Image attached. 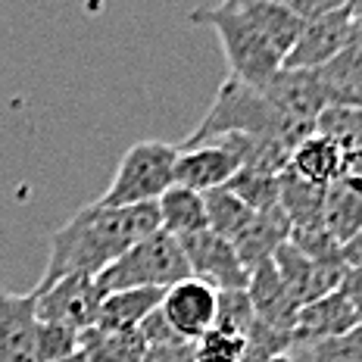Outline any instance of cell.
Segmentation results:
<instances>
[{"mask_svg": "<svg viewBox=\"0 0 362 362\" xmlns=\"http://www.w3.org/2000/svg\"><path fill=\"white\" fill-rule=\"evenodd\" d=\"M328 107H362V44L353 37L331 63L315 69Z\"/></svg>", "mask_w": 362, "mask_h": 362, "instance_id": "obj_17", "label": "cell"}, {"mask_svg": "<svg viewBox=\"0 0 362 362\" xmlns=\"http://www.w3.org/2000/svg\"><path fill=\"white\" fill-rule=\"evenodd\" d=\"M160 231V209L156 203L144 206H90L78 209L69 222H63L50 238V256L37 291L63 281L69 275H90L97 278L110 269L119 256H125L134 244Z\"/></svg>", "mask_w": 362, "mask_h": 362, "instance_id": "obj_1", "label": "cell"}, {"mask_svg": "<svg viewBox=\"0 0 362 362\" xmlns=\"http://www.w3.org/2000/svg\"><path fill=\"white\" fill-rule=\"evenodd\" d=\"M181 250H185L191 278L209 284V288L218 291V293L247 291V284H250V272L244 269L235 244L213 235L209 228L200 231V235L185 238L181 240Z\"/></svg>", "mask_w": 362, "mask_h": 362, "instance_id": "obj_7", "label": "cell"}, {"mask_svg": "<svg viewBox=\"0 0 362 362\" xmlns=\"http://www.w3.org/2000/svg\"><path fill=\"white\" fill-rule=\"evenodd\" d=\"M288 172L291 175H297L300 181L328 187L334 178L344 175V153L331 138L313 132L309 138H303L297 147L291 150Z\"/></svg>", "mask_w": 362, "mask_h": 362, "instance_id": "obj_18", "label": "cell"}, {"mask_svg": "<svg viewBox=\"0 0 362 362\" xmlns=\"http://www.w3.org/2000/svg\"><path fill=\"white\" fill-rule=\"evenodd\" d=\"M191 278L181 240L156 231L134 244L125 256H119L110 269L97 275L100 293H119V291H169L172 284Z\"/></svg>", "mask_w": 362, "mask_h": 362, "instance_id": "obj_4", "label": "cell"}, {"mask_svg": "<svg viewBox=\"0 0 362 362\" xmlns=\"http://www.w3.org/2000/svg\"><path fill=\"white\" fill-rule=\"evenodd\" d=\"M244 16L253 22L262 32V37L275 47V54L281 59H288V54L297 44L300 32H303V22L288 10L284 0H238Z\"/></svg>", "mask_w": 362, "mask_h": 362, "instance_id": "obj_19", "label": "cell"}, {"mask_svg": "<svg viewBox=\"0 0 362 362\" xmlns=\"http://www.w3.org/2000/svg\"><path fill=\"white\" fill-rule=\"evenodd\" d=\"M37 297L35 291H0V362H35Z\"/></svg>", "mask_w": 362, "mask_h": 362, "instance_id": "obj_13", "label": "cell"}, {"mask_svg": "<svg viewBox=\"0 0 362 362\" xmlns=\"http://www.w3.org/2000/svg\"><path fill=\"white\" fill-rule=\"evenodd\" d=\"M356 37L353 32V16H350V4H344L341 10L328 13L325 19L309 22L300 32L297 44L288 54L281 69H300V72H315L325 63H331L346 44Z\"/></svg>", "mask_w": 362, "mask_h": 362, "instance_id": "obj_10", "label": "cell"}, {"mask_svg": "<svg viewBox=\"0 0 362 362\" xmlns=\"http://www.w3.org/2000/svg\"><path fill=\"white\" fill-rule=\"evenodd\" d=\"M81 350V334L54 322H37L35 331V362H59Z\"/></svg>", "mask_w": 362, "mask_h": 362, "instance_id": "obj_26", "label": "cell"}, {"mask_svg": "<svg viewBox=\"0 0 362 362\" xmlns=\"http://www.w3.org/2000/svg\"><path fill=\"white\" fill-rule=\"evenodd\" d=\"M81 356L88 362H144L147 341L138 331H107L88 328L81 331Z\"/></svg>", "mask_w": 362, "mask_h": 362, "instance_id": "obj_23", "label": "cell"}, {"mask_svg": "<svg viewBox=\"0 0 362 362\" xmlns=\"http://www.w3.org/2000/svg\"><path fill=\"white\" fill-rule=\"evenodd\" d=\"M216 309H218V291L197 281V278H185V281L172 284L163 293L160 315L181 341L197 344L203 334L213 331Z\"/></svg>", "mask_w": 362, "mask_h": 362, "instance_id": "obj_9", "label": "cell"}, {"mask_svg": "<svg viewBox=\"0 0 362 362\" xmlns=\"http://www.w3.org/2000/svg\"><path fill=\"white\" fill-rule=\"evenodd\" d=\"M165 291H119L107 293L97 313V328L107 331H138L160 309Z\"/></svg>", "mask_w": 362, "mask_h": 362, "instance_id": "obj_21", "label": "cell"}, {"mask_svg": "<svg viewBox=\"0 0 362 362\" xmlns=\"http://www.w3.org/2000/svg\"><path fill=\"white\" fill-rule=\"evenodd\" d=\"M350 16H353V32H356V41L362 44V0H350Z\"/></svg>", "mask_w": 362, "mask_h": 362, "instance_id": "obj_34", "label": "cell"}, {"mask_svg": "<svg viewBox=\"0 0 362 362\" xmlns=\"http://www.w3.org/2000/svg\"><path fill=\"white\" fill-rule=\"evenodd\" d=\"M144 362H197V359H194V344L175 341L163 346H147Z\"/></svg>", "mask_w": 362, "mask_h": 362, "instance_id": "obj_31", "label": "cell"}, {"mask_svg": "<svg viewBox=\"0 0 362 362\" xmlns=\"http://www.w3.org/2000/svg\"><path fill=\"white\" fill-rule=\"evenodd\" d=\"M356 328H359V322L353 315L350 303L344 300L341 291H334L328 297L300 306L297 322H293L291 346H315L325 341H341V337H346Z\"/></svg>", "mask_w": 362, "mask_h": 362, "instance_id": "obj_12", "label": "cell"}, {"mask_svg": "<svg viewBox=\"0 0 362 362\" xmlns=\"http://www.w3.org/2000/svg\"><path fill=\"white\" fill-rule=\"evenodd\" d=\"M218 134H244L256 141H272L293 150L303 138H309V128L291 122L269 103V97L259 88H247L240 81H222L213 107L200 119V125L185 138V144L218 138Z\"/></svg>", "mask_w": 362, "mask_h": 362, "instance_id": "obj_2", "label": "cell"}, {"mask_svg": "<svg viewBox=\"0 0 362 362\" xmlns=\"http://www.w3.org/2000/svg\"><path fill=\"white\" fill-rule=\"evenodd\" d=\"M35 297H37V322L66 325L78 331V334L97 325V313H100L103 303L97 278L90 275H69L44 291L35 288Z\"/></svg>", "mask_w": 362, "mask_h": 362, "instance_id": "obj_8", "label": "cell"}, {"mask_svg": "<svg viewBox=\"0 0 362 362\" xmlns=\"http://www.w3.org/2000/svg\"><path fill=\"white\" fill-rule=\"evenodd\" d=\"M256 322V313H253V303L247 297V291H231V293H218V309H216V325L218 331L225 334H235L244 341L250 334Z\"/></svg>", "mask_w": 362, "mask_h": 362, "instance_id": "obj_27", "label": "cell"}, {"mask_svg": "<svg viewBox=\"0 0 362 362\" xmlns=\"http://www.w3.org/2000/svg\"><path fill=\"white\" fill-rule=\"evenodd\" d=\"M315 132L341 147L346 175H362V107H328L315 119Z\"/></svg>", "mask_w": 362, "mask_h": 362, "instance_id": "obj_22", "label": "cell"}, {"mask_svg": "<svg viewBox=\"0 0 362 362\" xmlns=\"http://www.w3.org/2000/svg\"><path fill=\"white\" fill-rule=\"evenodd\" d=\"M337 291L344 293V300L350 303L353 315H356V322L362 328V269H346V275H344V281Z\"/></svg>", "mask_w": 362, "mask_h": 362, "instance_id": "obj_32", "label": "cell"}, {"mask_svg": "<svg viewBox=\"0 0 362 362\" xmlns=\"http://www.w3.org/2000/svg\"><path fill=\"white\" fill-rule=\"evenodd\" d=\"M206 200V216H209V231L225 240H235L247 225L253 222V209L247 206L238 194H231L228 187H218V191L203 194Z\"/></svg>", "mask_w": 362, "mask_h": 362, "instance_id": "obj_24", "label": "cell"}, {"mask_svg": "<svg viewBox=\"0 0 362 362\" xmlns=\"http://www.w3.org/2000/svg\"><path fill=\"white\" fill-rule=\"evenodd\" d=\"M269 97V103L291 122L315 132V119L328 110L325 90H322L315 72H300V69H281L272 75L266 85L259 88Z\"/></svg>", "mask_w": 362, "mask_h": 362, "instance_id": "obj_11", "label": "cell"}, {"mask_svg": "<svg viewBox=\"0 0 362 362\" xmlns=\"http://www.w3.org/2000/svg\"><path fill=\"white\" fill-rule=\"evenodd\" d=\"M284 4H288V10L303 22V25L325 19L328 13H334V10H341L344 6L341 0H284Z\"/></svg>", "mask_w": 362, "mask_h": 362, "instance_id": "obj_30", "label": "cell"}, {"mask_svg": "<svg viewBox=\"0 0 362 362\" xmlns=\"http://www.w3.org/2000/svg\"><path fill=\"white\" fill-rule=\"evenodd\" d=\"M297 362H362V328L350 331L341 341H325L315 346H291Z\"/></svg>", "mask_w": 362, "mask_h": 362, "instance_id": "obj_28", "label": "cell"}, {"mask_svg": "<svg viewBox=\"0 0 362 362\" xmlns=\"http://www.w3.org/2000/svg\"><path fill=\"white\" fill-rule=\"evenodd\" d=\"M322 218L325 231L337 247L353 240L362 231V175L334 178L325 187V203H322Z\"/></svg>", "mask_w": 362, "mask_h": 362, "instance_id": "obj_15", "label": "cell"}, {"mask_svg": "<svg viewBox=\"0 0 362 362\" xmlns=\"http://www.w3.org/2000/svg\"><path fill=\"white\" fill-rule=\"evenodd\" d=\"M175 160L178 147L165 141H138L125 150L110 187L94 200L97 206L122 209L156 203L169 187H175Z\"/></svg>", "mask_w": 362, "mask_h": 362, "instance_id": "obj_5", "label": "cell"}, {"mask_svg": "<svg viewBox=\"0 0 362 362\" xmlns=\"http://www.w3.org/2000/svg\"><path fill=\"white\" fill-rule=\"evenodd\" d=\"M191 22L213 28L218 35L225 59H228V69H231V81H240L247 88H262L272 75L281 72L284 59L275 54V47L262 37L259 28L244 16L238 0L194 10Z\"/></svg>", "mask_w": 362, "mask_h": 362, "instance_id": "obj_3", "label": "cell"}, {"mask_svg": "<svg viewBox=\"0 0 362 362\" xmlns=\"http://www.w3.org/2000/svg\"><path fill=\"white\" fill-rule=\"evenodd\" d=\"M247 297L253 303V313L259 322H266L275 331L293 334V322H297L300 303L291 297V291L284 288L281 275L275 272L272 262L250 272V284H247Z\"/></svg>", "mask_w": 362, "mask_h": 362, "instance_id": "obj_14", "label": "cell"}, {"mask_svg": "<svg viewBox=\"0 0 362 362\" xmlns=\"http://www.w3.org/2000/svg\"><path fill=\"white\" fill-rule=\"evenodd\" d=\"M156 209H160V231L165 235L185 240L191 235H200V231L209 228V216H206V200L197 191H187V187H169L160 200H156Z\"/></svg>", "mask_w": 362, "mask_h": 362, "instance_id": "obj_20", "label": "cell"}, {"mask_svg": "<svg viewBox=\"0 0 362 362\" xmlns=\"http://www.w3.org/2000/svg\"><path fill=\"white\" fill-rule=\"evenodd\" d=\"M288 238H291L288 218H284L281 206H272V209H266V213H256L253 222L247 225L231 244H235L244 269L256 272L259 266L272 262V256L278 253L281 244H288Z\"/></svg>", "mask_w": 362, "mask_h": 362, "instance_id": "obj_16", "label": "cell"}, {"mask_svg": "<svg viewBox=\"0 0 362 362\" xmlns=\"http://www.w3.org/2000/svg\"><path fill=\"white\" fill-rule=\"evenodd\" d=\"M59 362H88V359L81 356V350H78V353H75V356H69V359H59Z\"/></svg>", "mask_w": 362, "mask_h": 362, "instance_id": "obj_35", "label": "cell"}, {"mask_svg": "<svg viewBox=\"0 0 362 362\" xmlns=\"http://www.w3.org/2000/svg\"><path fill=\"white\" fill-rule=\"evenodd\" d=\"M194 359L197 362H240L244 359V341L235 334L213 328L194 344Z\"/></svg>", "mask_w": 362, "mask_h": 362, "instance_id": "obj_29", "label": "cell"}, {"mask_svg": "<svg viewBox=\"0 0 362 362\" xmlns=\"http://www.w3.org/2000/svg\"><path fill=\"white\" fill-rule=\"evenodd\" d=\"M225 187H228L231 194H238L253 213H266V209L278 206V197H281V175H266V172L240 169Z\"/></svg>", "mask_w": 362, "mask_h": 362, "instance_id": "obj_25", "label": "cell"}, {"mask_svg": "<svg viewBox=\"0 0 362 362\" xmlns=\"http://www.w3.org/2000/svg\"><path fill=\"white\" fill-rule=\"evenodd\" d=\"M240 169H244V163H240L238 134H218V138L200 141V144L178 147L175 185L197 194H209L225 187Z\"/></svg>", "mask_w": 362, "mask_h": 362, "instance_id": "obj_6", "label": "cell"}, {"mask_svg": "<svg viewBox=\"0 0 362 362\" xmlns=\"http://www.w3.org/2000/svg\"><path fill=\"white\" fill-rule=\"evenodd\" d=\"M269 362H297V359H293L291 353H284V356H275V359H269Z\"/></svg>", "mask_w": 362, "mask_h": 362, "instance_id": "obj_36", "label": "cell"}, {"mask_svg": "<svg viewBox=\"0 0 362 362\" xmlns=\"http://www.w3.org/2000/svg\"><path fill=\"white\" fill-rule=\"evenodd\" d=\"M341 256H344V266L346 269H362V231L341 247Z\"/></svg>", "mask_w": 362, "mask_h": 362, "instance_id": "obj_33", "label": "cell"}]
</instances>
